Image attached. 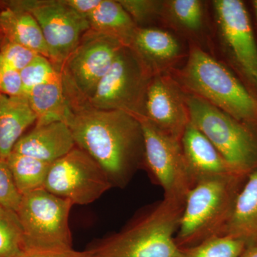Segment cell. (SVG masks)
<instances>
[{
  "label": "cell",
  "mask_w": 257,
  "mask_h": 257,
  "mask_svg": "<svg viewBox=\"0 0 257 257\" xmlns=\"http://www.w3.org/2000/svg\"><path fill=\"white\" fill-rule=\"evenodd\" d=\"M76 146L95 161L112 187L124 188L145 160L140 119L122 111L102 110L88 102L72 106L67 121Z\"/></svg>",
  "instance_id": "1"
},
{
  "label": "cell",
  "mask_w": 257,
  "mask_h": 257,
  "mask_svg": "<svg viewBox=\"0 0 257 257\" xmlns=\"http://www.w3.org/2000/svg\"><path fill=\"white\" fill-rule=\"evenodd\" d=\"M184 201L164 197L134 216L118 232L87 251L92 257H179L175 241Z\"/></svg>",
  "instance_id": "2"
},
{
  "label": "cell",
  "mask_w": 257,
  "mask_h": 257,
  "mask_svg": "<svg viewBox=\"0 0 257 257\" xmlns=\"http://www.w3.org/2000/svg\"><path fill=\"white\" fill-rule=\"evenodd\" d=\"M178 76L186 92L202 98L257 133V98L227 66L192 45Z\"/></svg>",
  "instance_id": "3"
},
{
  "label": "cell",
  "mask_w": 257,
  "mask_h": 257,
  "mask_svg": "<svg viewBox=\"0 0 257 257\" xmlns=\"http://www.w3.org/2000/svg\"><path fill=\"white\" fill-rule=\"evenodd\" d=\"M248 175L199 181L186 197L175 241L179 248L224 235L235 200Z\"/></svg>",
  "instance_id": "4"
},
{
  "label": "cell",
  "mask_w": 257,
  "mask_h": 257,
  "mask_svg": "<svg viewBox=\"0 0 257 257\" xmlns=\"http://www.w3.org/2000/svg\"><path fill=\"white\" fill-rule=\"evenodd\" d=\"M189 119L228 163L248 175L257 169V133L195 94L185 92Z\"/></svg>",
  "instance_id": "5"
},
{
  "label": "cell",
  "mask_w": 257,
  "mask_h": 257,
  "mask_svg": "<svg viewBox=\"0 0 257 257\" xmlns=\"http://www.w3.org/2000/svg\"><path fill=\"white\" fill-rule=\"evenodd\" d=\"M73 203L45 189L23 196L18 214L24 251L72 248L69 217Z\"/></svg>",
  "instance_id": "6"
},
{
  "label": "cell",
  "mask_w": 257,
  "mask_h": 257,
  "mask_svg": "<svg viewBox=\"0 0 257 257\" xmlns=\"http://www.w3.org/2000/svg\"><path fill=\"white\" fill-rule=\"evenodd\" d=\"M212 5L227 67L257 98V40L246 4L241 0H215Z\"/></svg>",
  "instance_id": "7"
},
{
  "label": "cell",
  "mask_w": 257,
  "mask_h": 257,
  "mask_svg": "<svg viewBox=\"0 0 257 257\" xmlns=\"http://www.w3.org/2000/svg\"><path fill=\"white\" fill-rule=\"evenodd\" d=\"M124 45L116 39L88 30L60 69L71 105L88 102Z\"/></svg>",
  "instance_id": "8"
},
{
  "label": "cell",
  "mask_w": 257,
  "mask_h": 257,
  "mask_svg": "<svg viewBox=\"0 0 257 257\" xmlns=\"http://www.w3.org/2000/svg\"><path fill=\"white\" fill-rule=\"evenodd\" d=\"M152 76L130 47H123L88 103L96 109L122 111L144 117Z\"/></svg>",
  "instance_id": "9"
},
{
  "label": "cell",
  "mask_w": 257,
  "mask_h": 257,
  "mask_svg": "<svg viewBox=\"0 0 257 257\" xmlns=\"http://www.w3.org/2000/svg\"><path fill=\"white\" fill-rule=\"evenodd\" d=\"M145 138L143 169L164 197L184 201L195 184L184 158L181 142L161 131L144 117L138 118Z\"/></svg>",
  "instance_id": "10"
},
{
  "label": "cell",
  "mask_w": 257,
  "mask_h": 257,
  "mask_svg": "<svg viewBox=\"0 0 257 257\" xmlns=\"http://www.w3.org/2000/svg\"><path fill=\"white\" fill-rule=\"evenodd\" d=\"M112 188L110 181L92 157L76 146L51 165L44 189L73 204L87 205Z\"/></svg>",
  "instance_id": "11"
},
{
  "label": "cell",
  "mask_w": 257,
  "mask_h": 257,
  "mask_svg": "<svg viewBox=\"0 0 257 257\" xmlns=\"http://www.w3.org/2000/svg\"><path fill=\"white\" fill-rule=\"evenodd\" d=\"M31 13L41 28L49 58L61 67L90 30L87 19L66 4L64 0L14 2L10 4Z\"/></svg>",
  "instance_id": "12"
},
{
  "label": "cell",
  "mask_w": 257,
  "mask_h": 257,
  "mask_svg": "<svg viewBox=\"0 0 257 257\" xmlns=\"http://www.w3.org/2000/svg\"><path fill=\"white\" fill-rule=\"evenodd\" d=\"M144 118L181 142L190 119L185 92L177 81L165 73L152 76L147 88Z\"/></svg>",
  "instance_id": "13"
},
{
  "label": "cell",
  "mask_w": 257,
  "mask_h": 257,
  "mask_svg": "<svg viewBox=\"0 0 257 257\" xmlns=\"http://www.w3.org/2000/svg\"><path fill=\"white\" fill-rule=\"evenodd\" d=\"M181 145L184 158L197 183L203 179L232 175H246L235 170L215 147L191 121L184 130Z\"/></svg>",
  "instance_id": "14"
},
{
  "label": "cell",
  "mask_w": 257,
  "mask_h": 257,
  "mask_svg": "<svg viewBox=\"0 0 257 257\" xmlns=\"http://www.w3.org/2000/svg\"><path fill=\"white\" fill-rule=\"evenodd\" d=\"M76 147L68 124L64 121L34 126L15 145L13 152L52 164Z\"/></svg>",
  "instance_id": "15"
},
{
  "label": "cell",
  "mask_w": 257,
  "mask_h": 257,
  "mask_svg": "<svg viewBox=\"0 0 257 257\" xmlns=\"http://www.w3.org/2000/svg\"><path fill=\"white\" fill-rule=\"evenodd\" d=\"M128 47L153 76L165 73L181 55L177 39L159 29L138 27Z\"/></svg>",
  "instance_id": "16"
},
{
  "label": "cell",
  "mask_w": 257,
  "mask_h": 257,
  "mask_svg": "<svg viewBox=\"0 0 257 257\" xmlns=\"http://www.w3.org/2000/svg\"><path fill=\"white\" fill-rule=\"evenodd\" d=\"M36 121L26 96L0 94V159L10 156L27 128Z\"/></svg>",
  "instance_id": "17"
},
{
  "label": "cell",
  "mask_w": 257,
  "mask_h": 257,
  "mask_svg": "<svg viewBox=\"0 0 257 257\" xmlns=\"http://www.w3.org/2000/svg\"><path fill=\"white\" fill-rule=\"evenodd\" d=\"M224 235L257 245V169L248 174L235 200Z\"/></svg>",
  "instance_id": "18"
},
{
  "label": "cell",
  "mask_w": 257,
  "mask_h": 257,
  "mask_svg": "<svg viewBox=\"0 0 257 257\" xmlns=\"http://www.w3.org/2000/svg\"><path fill=\"white\" fill-rule=\"evenodd\" d=\"M0 32L5 41L21 45L49 58L41 28L31 13L10 5L0 12Z\"/></svg>",
  "instance_id": "19"
},
{
  "label": "cell",
  "mask_w": 257,
  "mask_h": 257,
  "mask_svg": "<svg viewBox=\"0 0 257 257\" xmlns=\"http://www.w3.org/2000/svg\"><path fill=\"white\" fill-rule=\"evenodd\" d=\"M26 97L36 115L35 126L55 121L67 122L72 112L61 73L50 82L33 88Z\"/></svg>",
  "instance_id": "20"
},
{
  "label": "cell",
  "mask_w": 257,
  "mask_h": 257,
  "mask_svg": "<svg viewBox=\"0 0 257 257\" xmlns=\"http://www.w3.org/2000/svg\"><path fill=\"white\" fill-rule=\"evenodd\" d=\"M90 30L116 39L130 47L138 28L118 0H100L87 18Z\"/></svg>",
  "instance_id": "21"
},
{
  "label": "cell",
  "mask_w": 257,
  "mask_h": 257,
  "mask_svg": "<svg viewBox=\"0 0 257 257\" xmlns=\"http://www.w3.org/2000/svg\"><path fill=\"white\" fill-rule=\"evenodd\" d=\"M6 160L22 195L44 188L52 164L15 152Z\"/></svg>",
  "instance_id": "22"
},
{
  "label": "cell",
  "mask_w": 257,
  "mask_h": 257,
  "mask_svg": "<svg viewBox=\"0 0 257 257\" xmlns=\"http://www.w3.org/2000/svg\"><path fill=\"white\" fill-rule=\"evenodd\" d=\"M162 17L184 30L197 32L204 23V8L199 0H168L164 1Z\"/></svg>",
  "instance_id": "23"
},
{
  "label": "cell",
  "mask_w": 257,
  "mask_h": 257,
  "mask_svg": "<svg viewBox=\"0 0 257 257\" xmlns=\"http://www.w3.org/2000/svg\"><path fill=\"white\" fill-rule=\"evenodd\" d=\"M246 247L242 240L222 235L196 246L180 248L179 257H239Z\"/></svg>",
  "instance_id": "24"
},
{
  "label": "cell",
  "mask_w": 257,
  "mask_h": 257,
  "mask_svg": "<svg viewBox=\"0 0 257 257\" xmlns=\"http://www.w3.org/2000/svg\"><path fill=\"white\" fill-rule=\"evenodd\" d=\"M23 251V231L17 212L0 206V257H18Z\"/></svg>",
  "instance_id": "25"
},
{
  "label": "cell",
  "mask_w": 257,
  "mask_h": 257,
  "mask_svg": "<svg viewBox=\"0 0 257 257\" xmlns=\"http://www.w3.org/2000/svg\"><path fill=\"white\" fill-rule=\"evenodd\" d=\"M20 73L26 96L33 88L56 78L60 72L46 57L37 55Z\"/></svg>",
  "instance_id": "26"
},
{
  "label": "cell",
  "mask_w": 257,
  "mask_h": 257,
  "mask_svg": "<svg viewBox=\"0 0 257 257\" xmlns=\"http://www.w3.org/2000/svg\"><path fill=\"white\" fill-rule=\"evenodd\" d=\"M137 26L150 23L163 14L164 1L118 0Z\"/></svg>",
  "instance_id": "27"
},
{
  "label": "cell",
  "mask_w": 257,
  "mask_h": 257,
  "mask_svg": "<svg viewBox=\"0 0 257 257\" xmlns=\"http://www.w3.org/2000/svg\"><path fill=\"white\" fill-rule=\"evenodd\" d=\"M37 55L21 45L5 41L0 47V70L13 69L20 72Z\"/></svg>",
  "instance_id": "28"
},
{
  "label": "cell",
  "mask_w": 257,
  "mask_h": 257,
  "mask_svg": "<svg viewBox=\"0 0 257 257\" xmlns=\"http://www.w3.org/2000/svg\"><path fill=\"white\" fill-rule=\"evenodd\" d=\"M22 199L8 162L0 159V206L17 212Z\"/></svg>",
  "instance_id": "29"
},
{
  "label": "cell",
  "mask_w": 257,
  "mask_h": 257,
  "mask_svg": "<svg viewBox=\"0 0 257 257\" xmlns=\"http://www.w3.org/2000/svg\"><path fill=\"white\" fill-rule=\"evenodd\" d=\"M0 94L9 96H25L23 82L19 71L0 70Z\"/></svg>",
  "instance_id": "30"
},
{
  "label": "cell",
  "mask_w": 257,
  "mask_h": 257,
  "mask_svg": "<svg viewBox=\"0 0 257 257\" xmlns=\"http://www.w3.org/2000/svg\"><path fill=\"white\" fill-rule=\"evenodd\" d=\"M18 257H92L87 251H75L70 249L48 250V251H23Z\"/></svg>",
  "instance_id": "31"
},
{
  "label": "cell",
  "mask_w": 257,
  "mask_h": 257,
  "mask_svg": "<svg viewBox=\"0 0 257 257\" xmlns=\"http://www.w3.org/2000/svg\"><path fill=\"white\" fill-rule=\"evenodd\" d=\"M64 2L86 18L99 5L100 0H64Z\"/></svg>",
  "instance_id": "32"
},
{
  "label": "cell",
  "mask_w": 257,
  "mask_h": 257,
  "mask_svg": "<svg viewBox=\"0 0 257 257\" xmlns=\"http://www.w3.org/2000/svg\"><path fill=\"white\" fill-rule=\"evenodd\" d=\"M239 257H257V245L245 248Z\"/></svg>",
  "instance_id": "33"
},
{
  "label": "cell",
  "mask_w": 257,
  "mask_h": 257,
  "mask_svg": "<svg viewBox=\"0 0 257 257\" xmlns=\"http://www.w3.org/2000/svg\"><path fill=\"white\" fill-rule=\"evenodd\" d=\"M251 6H252V9L253 13H254L255 18H256L257 23V0H253L251 2Z\"/></svg>",
  "instance_id": "34"
},
{
  "label": "cell",
  "mask_w": 257,
  "mask_h": 257,
  "mask_svg": "<svg viewBox=\"0 0 257 257\" xmlns=\"http://www.w3.org/2000/svg\"><path fill=\"white\" fill-rule=\"evenodd\" d=\"M2 36L3 37V33H2L1 32H0V39H1Z\"/></svg>",
  "instance_id": "35"
}]
</instances>
